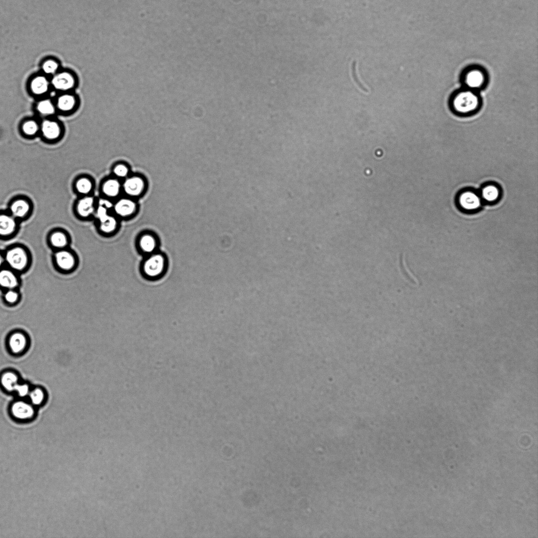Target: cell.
<instances>
[{"instance_id":"1","label":"cell","mask_w":538,"mask_h":538,"mask_svg":"<svg viewBox=\"0 0 538 538\" xmlns=\"http://www.w3.org/2000/svg\"><path fill=\"white\" fill-rule=\"evenodd\" d=\"M481 104V99L478 92L463 88L456 91L452 96L451 105L454 111L459 114H466L475 111Z\"/></svg>"},{"instance_id":"2","label":"cell","mask_w":538,"mask_h":538,"mask_svg":"<svg viewBox=\"0 0 538 538\" xmlns=\"http://www.w3.org/2000/svg\"><path fill=\"white\" fill-rule=\"evenodd\" d=\"M149 182L141 174L132 173L122 181L123 195L138 201L146 194Z\"/></svg>"},{"instance_id":"3","label":"cell","mask_w":538,"mask_h":538,"mask_svg":"<svg viewBox=\"0 0 538 538\" xmlns=\"http://www.w3.org/2000/svg\"><path fill=\"white\" fill-rule=\"evenodd\" d=\"M487 73L483 68L471 66L463 71L461 79L464 88L478 92L487 84Z\"/></svg>"},{"instance_id":"4","label":"cell","mask_w":538,"mask_h":538,"mask_svg":"<svg viewBox=\"0 0 538 538\" xmlns=\"http://www.w3.org/2000/svg\"><path fill=\"white\" fill-rule=\"evenodd\" d=\"M112 202L102 198L98 202L95 214L99 220L101 231L106 233H111L115 231L117 226L116 218L110 215Z\"/></svg>"},{"instance_id":"5","label":"cell","mask_w":538,"mask_h":538,"mask_svg":"<svg viewBox=\"0 0 538 538\" xmlns=\"http://www.w3.org/2000/svg\"><path fill=\"white\" fill-rule=\"evenodd\" d=\"M36 409L28 400L18 399L10 404L9 412L11 417L16 421L27 422L35 418Z\"/></svg>"},{"instance_id":"6","label":"cell","mask_w":538,"mask_h":538,"mask_svg":"<svg viewBox=\"0 0 538 538\" xmlns=\"http://www.w3.org/2000/svg\"><path fill=\"white\" fill-rule=\"evenodd\" d=\"M6 345L7 349L12 355L22 356L28 349L29 339L27 335L23 331H13L7 337Z\"/></svg>"},{"instance_id":"7","label":"cell","mask_w":538,"mask_h":538,"mask_svg":"<svg viewBox=\"0 0 538 538\" xmlns=\"http://www.w3.org/2000/svg\"><path fill=\"white\" fill-rule=\"evenodd\" d=\"M63 128L58 120L47 118L40 122V132L42 137L46 141L54 142L60 139L63 134Z\"/></svg>"},{"instance_id":"8","label":"cell","mask_w":538,"mask_h":538,"mask_svg":"<svg viewBox=\"0 0 538 538\" xmlns=\"http://www.w3.org/2000/svg\"><path fill=\"white\" fill-rule=\"evenodd\" d=\"M112 211L119 217L127 218L133 216L138 209L137 201L122 195L112 202Z\"/></svg>"},{"instance_id":"9","label":"cell","mask_w":538,"mask_h":538,"mask_svg":"<svg viewBox=\"0 0 538 538\" xmlns=\"http://www.w3.org/2000/svg\"><path fill=\"white\" fill-rule=\"evenodd\" d=\"M100 191L102 198L113 202L123 195L122 181L110 176L102 181Z\"/></svg>"},{"instance_id":"10","label":"cell","mask_w":538,"mask_h":538,"mask_svg":"<svg viewBox=\"0 0 538 538\" xmlns=\"http://www.w3.org/2000/svg\"><path fill=\"white\" fill-rule=\"evenodd\" d=\"M4 257L5 261L13 270L21 271L27 266L28 256L23 248H12L6 252Z\"/></svg>"},{"instance_id":"11","label":"cell","mask_w":538,"mask_h":538,"mask_svg":"<svg viewBox=\"0 0 538 538\" xmlns=\"http://www.w3.org/2000/svg\"><path fill=\"white\" fill-rule=\"evenodd\" d=\"M165 257L160 254L151 255L143 264V270L147 276L154 278L159 276L165 268Z\"/></svg>"},{"instance_id":"12","label":"cell","mask_w":538,"mask_h":538,"mask_svg":"<svg viewBox=\"0 0 538 538\" xmlns=\"http://www.w3.org/2000/svg\"><path fill=\"white\" fill-rule=\"evenodd\" d=\"M21 382L19 374L13 370H6L0 373V387L7 393L14 394Z\"/></svg>"},{"instance_id":"13","label":"cell","mask_w":538,"mask_h":538,"mask_svg":"<svg viewBox=\"0 0 538 538\" xmlns=\"http://www.w3.org/2000/svg\"><path fill=\"white\" fill-rule=\"evenodd\" d=\"M98 202V199L93 195L80 196L76 205V210L78 216L86 218L94 215Z\"/></svg>"},{"instance_id":"14","label":"cell","mask_w":538,"mask_h":538,"mask_svg":"<svg viewBox=\"0 0 538 538\" xmlns=\"http://www.w3.org/2000/svg\"><path fill=\"white\" fill-rule=\"evenodd\" d=\"M10 213L15 218L26 217L31 210V204L26 198H18L12 201L9 207Z\"/></svg>"},{"instance_id":"15","label":"cell","mask_w":538,"mask_h":538,"mask_svg":"<svg viewBox=\"0 0 538 538\" xmlns=\"http://www.w3.org/2000/svg\"><path fill=\"white\" fill-rule=\"evenodd\" d=\"M17 226L16 219L10 213L0 212V236L11 235L16 231Z\"/></svg>"},{"instance_id":"16","label":"cell","mask_w":538,"mask_h":538,"mask_svg":"<svg viewBox=\"0 0 538 538\" xmlns=\"http://www.w3.org/2000/svg\"><path fill=\"white\" fill-rule=\"evenodd\" d=\"M459 204L464 209L474 210L480 207L481 200L480 197L473 191H467L460 195Z\"/></svg>"},{"instance_id":"17","label":"cell","mask_w":538,"mask_h":538,"mask_svg":"<svg viewBox=\"0 0 538 538\" xmlns=\"http://www.w3.org/2000/svg\"><path fill=\"white\" fill-rule=\"evenodd\" d=\"M55 259L57 266L63 270L69 271L75 267L76 260L69 251L62 250L56 253Z\"/></svg>"},{"instance_id":"18","label":"cell","mask_w":538,"mask_h":538,"mask_svg":"<svg viewBox=\"0 0 538 538\" xmlns=\"http://www.w3.org/2000/svg\"><path fill=\"white\" fill-rule=\"evenodd\" d=\"M74 187L76 192L80 196H85L92 195L94 183L90 178L83 176L76 179Z\"/></svg>"},{"instance_id":"19","label":"cell","mask_w":538,"mask_h":538,"mask_svg":"<svg viewBox=\"0 0 538 538\" xmlns=\"http://www.w3.org/2000/svg\"><path fill=\"white\" fill-rule=\"evenodd\" d=\"M48 395L45 389L41 386L32 387L27 399L36 408L42 407L47 402Z\"/></svg>"},{"instance_id":"20","label":"cell","mask_w":538,"mask_h":538,"mask_svg":"<svg viewBox=\"0 0 538 538\" xmlns=\"http://www.w3.org/2000/svg\"><path fill=\"white\" fill-rule=\"evenodd\" d=\"M18 285V278L12 270L9 269L0 270V286L4 288L11 290L16 288Z\"/></svg>"},{"instance_id":"21","label":"cell","mask_w":538,"mask_h":538,"mask_svg":"<svg viewBox=\"0 0 538 538\" xmlns=\"http://www.w3.org/2000/svg\"><path fill=\"white\" fill-rule=\"evenodd\" d=\"M21 131L28 138L35 137L40 132V122L33 119L25 120L21 125Z\"/></svg>"},{"instance_id":"22","label":"cell","mask_w":538,"mask_h":538,"mask_svg":"<svg viewBox=\"0 0 538 538\" xmlns=\"http://www.w3.org/2000/svg\"><path fill=\"white\" fill-rule=\"evenodd\" d=\"M53 84L57 89L66 90L73 87L75 80L70 74L63 73L54 77Z\"/></svg>"},{"instance_id":"23","label":"cell","mask_w":538,"mask_h":538,"mask_svg":"<svg viewBox=\"0 0 538 538\" xmlns=\"http://www.w3.org/2000/svg\"><path fill=\"white\" fill-rule=\"evenodd\" d=\"M130 166L124 161L117 162L112 168V175L122 181L132 173Z\"/></svg>"},{"instance_id":"24","label":"cell","mask_w":538,"mask_h":538,"mask_svg":"<svg viewBox=\"0 0 538 538\" xmlns=\"http://www.w3.org/2000/svg\"><path fill=\"white\" fill-rule=\"evenodd\" d=\"M139 246L142 251L147 254H151L154 251L157 247V241L153 235L146 234L142 235L139 241Z\"/></svg>"},{"instance_id":"25","label":"cell","mask_w":538,"mask_h":538,"mask_svg":"<svg viewBox=\"0 0 538 538\" xmlns=\"http://www.w3.org/2000/svg\"><path fill=\"white\" fill-rule=\"evenodd\" d=\"M37 111L43 119L51 118L55 113L54 105L49 101H43L40 102L36 107Z\"/></svg>"},{"instance_id":"26","label":"cell","mask_w":538,"mask_h":538,"mask_svg":"<svg viewBox=\"0 0 538 538\" xmlns=\"http://www.w3.org/2000/svg\"><path fill=\"white\" fill-rule=\"evenodd\" d=\"M57 105L61 112L68 113L71 112L75 107L76 100L72 96L64 95L59 98Z\"/></svg>"},{"instance_id":"27","label":"cell","mask_w":538,"mask_h":538,"mask_svg":"<svg viewBox=\"0 0 538 538\" xmlns=\"http://www.w3.org/2000/svg\"><path fill=\"white\" fill-rule=\"evenodd\" d=\"M50 242L54 247L62 249L68 244V238L64 232L56 231L51 234Z\"/></svg>"},{"instance_id":"28","label":"cell","mask_w":538,"mask_h":538,"mask_svg":"<svg viewBox=\"0 0 538 538\" xmlns=\"http://www.w3.org/2000/svg\"><path fill=\"white\" fill-rule=\"evenodd\" d=\"M500 195L499 189L494 185H488L485 187L482 191V196L484 200L489 202H494L497 200Z\"/></svg>"},{"instance_id":"29","label":"cell","mask_w":538,"mask_h":538,"mask_svg":"<svg viewBox=\"0 0 538 538\" xmlns=\"http://www.w3.org/2000/svg\"><path fill=\"white\" fill-rule=\"evenodd\" d=\"M31 87L32 91L35 94H42L48 90V81L43 77H37L33 80Z\"/></svg>"},{"instance_id":"30","label":"cell","mask_w":538,"mask_h":538,"mask_svg":"<svg viewBox=\"0 0 538 538\" xmlns=\"http://www.w3.org/2000/svg\"><path fill=\"white\" fill-rule=\"evenodd\" d=\"M32 387V386L29 383L22 381L17 388L14 394L18 396L19 399H27Z\"/></svg>"},{"instance_id":"31","label":"cell","mask_w":538,"mask_h":538,"mask_svg":"<svg viewBox=\"0 0 538 538\" xmlns=\"http://www.w3.org/2000/svg\"><path fill=\"white\" fill-rule=\"evenodd\" d=\"M357 61L355 60L352 62L351 66L352 76L353 77V79L361 90L364 92L368 93L369 92V91H368V90L365 86V85L362 82H361V81L359 79L357 73Z\"/></svg>"},{"instance_id":"32","label":"cell","mask_w":538,"mask_h":538,"mask_svg":"<svg viewBox=\"0 0 538 538\" xmlns=\"http://www.w3.org/2000/svg\"><path fill=\"white\" fill-rule=\"evenodd\" d=\"M4 298L7 303L15 304L19 298V293L14 289L9 290L5 293Z\"/></svg>"},{"instance_id":"33","label":"cell","mask_w":538,"mask_h":538,"mask_svg":"<svg viewBox=\"0 0 538 538\" xmlns=\"http://www.w3.org/2000/svg\"><path fill=\"white\" fill-rule=\"evenodd\" d=\"M58 68L57 64L52 61H49L43 65V70L47 73H53Z\"/></svg>"},{"instance_id":"34","label":"cell","mask_w":538,"mask_h":538,"mask_svg":"<svg viewBox=\"0 0 538 538\" xmlns=\"http://www.w3.org/2000/svg\"><path fill=\"white\" fill-rule=\"evenodd\" d=\"M5 261L4 256H3L1 253H0V268L2 267Z\"/></svg>"}]
</instances>
